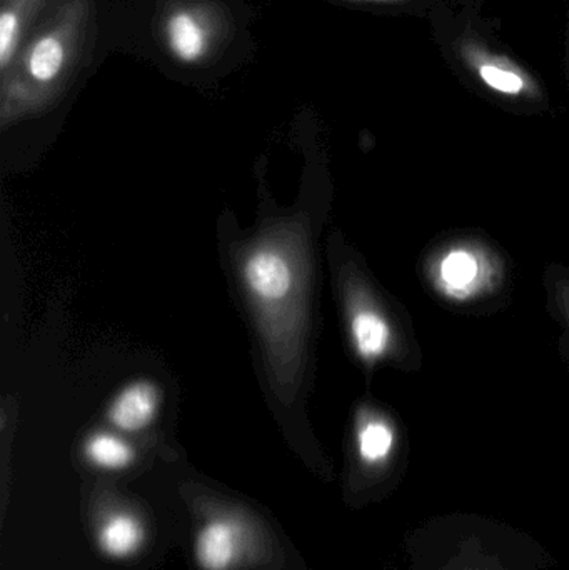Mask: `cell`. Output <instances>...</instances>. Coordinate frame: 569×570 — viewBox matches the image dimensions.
Masks as SVG:
<instances>
[{
    "instance_id": "6da1fadb",
    "label": "cell",
    "mask_w": 569,
    "mask_h": 570,
    "mask_svg": "<svg viewBox=\"0 0 569 570\" xmlns=\"http://www.w3.org/2000/svg\"><path fill=\"white\" fill-rule=\"evenodd\" d=\"M94 16L92 0H56L0 73L3 114L40 106L66 89L89 52Z\"/></svg>"
},
{
    "instance_id": "7a4b0ae2",
    "label": "cell",
    "mask_w": 569,
    "mask_h": 570,
    "mask_svg": "<svg viewBox=\"0 0 569 570\" xmlns=\"http://www.w3.org/2000/svg\"><path fill=\"white\" fill-rule=\"evenodd\" d=\"M224 20L214 3L183 0L167 10L163 36L167 49L183 63L203 62L223 37Z\"/></svg>"
},
{
    "instance_id": "3957f363",
    "label": "cell",
    "mask_w": 569,
    "mask_h": 570,
    "mask_svg": "<svg viewBox=\"0 0 569 570\" xmlns=\"http://www.w3.org/2000/svg\"><path fill=\"white\" fill-rule=\"evenodd\" d=\"M47 2L49 0H2L0 3V73L16 59Z\"/></svg>"
},
{
    "instance_id": "277c9868",
    "label": "cell",
    "mask_w": 569,
    "mask_h": 570,
    "mask_svg": "<svg viewBox=\"0 0 569 570\" xmlns=\"http://www.w3.org/2000/svg\"><path fill=\"white\" fill-rule=\"evenodd\" d=\"M244 277L259 301L276 304L293 287V271L286 257L276 250H257L244 267Z\"/></svg>"
},
{
    "instance_id": "5b68a950",
    "label": "cell",
    "mask_w": 569,
    "mask_h": 570,
    "mask_svg": "<svg viewBox=\"0 0 569 570\" xmlns=\"http://www.w3.org/2000/svg\"><path fill=\"white\" fill-rule=\"evenodd\" d=\"M157 407V391L147 382H137L120 392L109 411L116 428L137 432L153 421Z\"/></svg>"
},
{
    "instance_id": "8992f818",
    "label": "cell",
    "mask_w": 569,
    "mask_h": 570,
    "mask_svg": "<svg viewBox=\"0 0 569 570\" xmlns=\"http://www.w3.org/2000/svg\"><path fill=\"white\" fill-rule=\"evenodd\" d=\"M236 529L229 522H209L197 535L196 556L204 570L229 569L236 558Z\"/></svg>"
},
{
    "instance_id": "52a82bcc",
    "label": "cell",
    "mask_w": 569,
    "mask_h": 570,
    "mask_svg": "<svg viewBox=\"0 0 569 570\" xmlns=\"http://www.w3.org/2000/svg\"><path fill=\"white\" fill-rule=\"evenodd\" d=\"M353 337L361 357L374 361L381 357L390 345V325L377 312L363 308L353 317Z\"/></svg>"
},
{
    "instance_id": "ba28073f",
    "label": "cell",
    "mask_w": 569,
    "mask_h": 570,
    "mask_svg": "<svg viewBox=\"0 0 569 570\" xmlns=\"http://www.w3.org/2000/svg\"><path fill=\"white\" fill-rule=\"evenodd\" d=\"M143 528L130 515H114L99 532V546L110 558H127L139 549Z\"/></svg>"
},
{
    "instance_id": "9c48e42d",
    "label": "cell",
    "mask_w": 569,
    "mask_h": 570,
    "mask_svg": "<svg viewBox=\"0 0 569 570\" xmlns=\"http://www.w3.org/2000/svg\"><path fill=\"white\" fill-rule=\"evenodd\" d=\"M478 273L480 267H478L477 257L467 250H453L441 263V279L454 297H467L470 294Z\"/></svg>"
},
{
    "instance_id": "30bf717a",
    "label": "cell",
    "mask_w": 569,
    "mask_h": 570,
    "mask_svg": "<svg viewBox=\"0 0 569 570\" xmlns=\"http://www.w3.org/2000/svg\"><path fill=\"white\" fill-rule=\"evenodd\" d=\"M394 448L393 429L383 421H370L357 434V449L366 464H381L390 458Z\"/></svg>"
},
{
    "instance_id": "8fae6325",
    "label": "cell",
    "mask_w": 569,
    "mask_h": 570,
    "mask_svg": "<svg viewBox=\"0 0 569 570\" xmlns=\"http://www.w3.org/2000/svg\"><path fill=\"white\" fill-rule=\"evenodd\" d=\"M90 462L104 469H122L133 461V451L126 442L109 434H96L86 444Z\"/></svg>"
},
{
    "instance_id": "7c38bea8",
    "label": "cell",
    "mask_w": 569,
    "mask_h": 570,
    "mask_svg": "<svg viewBox=\"0 0 569 570\" xmlns=\"http://www.w3.org/2000/svg\"><path fill=\"white\" fill-rule=\"evenodd\" d=\"M480 76L484 83L498 92L520 94L524 89L523 79L518 73L503 69V67L493 66V63L481 66Z\"/></svg>"
}]
</instances>
